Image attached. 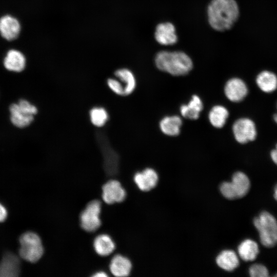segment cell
<instances>
[{
	"label": "cell",
	"instance_id": "obj_23",
	"mask_svg": "<svg viewBox=\"0 0 277 277\" xmlns=\"http://www.w3.org/2000/svg\"><path fill=\"white\" fill-rule=\"evenodd\" d=\"M238 253L245 261L254 260L259 252L258 244L250 239L243 241L238 246Z\"/></svg>",
	"mask_w": 277,
	"mask_h": 277
},
{
	"label": "cell",
	"instance_id": "obj_17",
	"mask_svg": "<svg viewBox=\"0 0 277 277\" xmlns=\"http://www.w3.org/2000/svg\"><path fill=\"white\" fill-rule=\"evenodd\" d=\"M182 124V120L179 115H168L161 119L159 127L164 134L174 136L180 134Z\"/></svg>",
	"mask_w": 277,
	"mask_h": 277
},
{
	"label": "cell",
	"instance_id": "obj_18",
	"mask_svg": "<svg viewBox=\"0 0 277 277\" xmlns=\"http://www.w3.org/2000/svg\"><path fill=\"white\" fill-rule=\"evenodd\" d=\"M111 272L115 276H126L129 275L132 268L130 261L120 254L114 256L110 264Z\"/></svg>",
	"mask_w": 277,
	"mask_h": 277
},
{
	"label": "cell",
	"instance_id": "obj_33",
	"mask_svg": "<svg viewBox=\"0 0 277 277\" xmlns=\"http://www.w3.org/2000/svg\"><path fill=\"white\" fill-rule=\"evenodd\" d=\"M273 119L274 121L276 122V123H277V113L273 115Z\"/></svg>",
	"mask_w": 277,
	"mask_h": 277
},
{
	"label": "cell",
	"instance_id": "obj_21",
	"mask_svg": "<svg viewBox=\"0 0 277 277\" xmlns=\"http://www.w3.org/2000/svg\"><path fill=\"white\" fill-rule=\"evenodd\" d=\"M114 75L123 84L125 96L133 92L136 88V81L131 71L127 68H121L116 70Z\"/></svg>",
	"mask_w": 277,
	"mask_h": 277
},
{
	"label": "cell",
	"instance_id": "obj_26",
	"mask_svg": "<svg viewBox=\"0 0 277 277\" xmlns=\"http://www.w3.org/2000/svg\"><path fill=\"white\" fill-rule=\"evenodd\" d=\"M109 88L115 94L125 96L124 87L122 82L116 77L109 78L107 81Z\"/></svg>",
	"mask_w": 277,
	"mask_h": 277
},
{
	"label": "cell",
	"instance_id": "obj_25",
	"mask_svg": "<svg viewBox=\"0 0 277 277\" xmlns=\"http://www.w3.org/2000/svg\"><path fill=\"white\" fill-rule=\"evenodd\" d=\"M91 123L96 127L104 126L109 120L107 111L102 107H93L89 112Z\"/></svg>",
	"mask_w": 277,
	"mask_h": 277
},
{
	"label": "cell",
	"instance_id": "obj_9",
	"mask_svg": "<svg viewBox=\"0 0 277 277\" xmlns=\"http://www.w3.org/2000/svg\"><path fill=\"white\" fill-rule=\"evenodd\" d=\"M102 197L108 204L120 203L126 197L125 190L116 180H110L104 185L102 188Z\"/></svg>",
	"mask_w": 277,
	"mask_h": 277
},
{
	"label": "cell",
	"instance_id": "obj_29",
	"mask_svg": "<svg viewBox=\"0 0 277 277\" xmlns=\"http://www.w3.org/2000/svg\"><path fill=\"white\" fill-rule=\"evenodd\" d=\"M7 216V209L1 203H0V222H4L6 219Z\"/></svg>",
	"mask_w": 277,
	"mask_h": 277
},
{
	"label": "cell",
	"instance_id": "obj_10",
	"mask_svg": "<svg viewBox=\"0 0 277 277\" xmlns=\"http://www.w3.org/2000/svg\"><path fill=\"white\" fill-rule=\"evenodd\" d=\"M154 37L156 41L163 45H172L177 41L175 27L169 22L159 24L156 27Z\"/></svg>",
	"mask_w": 277,
	"mask_h": 277
},
{
	"label": "cell",
	"instance_id": "obj_31",
	"mask_svg": "<svg viewBox=\"0 0 277 277\" xmlns=\"http://www.w3.org/2000/svg\"><path fill=\"white\" fill-rule=\"evenodd\" d=\"M93 276H107V274L104 272H102V271H100V272H96V273H95L93 275Z\"/></svg>",
	"mask_w": 277,
	"mask_h": 277
},
{
	"label": "cell",
	"instance_id": "obj_20",
	"mask_svg": "<svg viewBox=\"0 0 277 277\" xmlns=\"http://www.w3.org/2000/svg\"><path fill=\"white\" fill-rule=\"evenodd\" d=\"M256 83L259 88L266 93L272 92L277 89V76L269 71L260 72L256 77Z\"/></svg>",
	"mask_w": 277,
	"mask_h": 277
},
{
	"label": "cell",
	"instance_id": "obj_11",
	"mask_svg": "<svg viewBox=\"0 0 277 277\" xmlns=\"http://www.w3.org/2000/svg\"><path fill=\"white\" fill-rule=\"evenodd\" d=\"M159 180L158 174L153 169L147 168L141 172L136 173L134 181L142 191H148L156 185Z\"/></svg>",
	"mask_w": 277,
	"mask_h": 277
},
{
	"label": "cell",
	"instance_id": "obj_12",
	"mask_svg": "<svg viewBox=\"0 0 277 277\" xmlns=\"http://www.w3.org/2000/svg\"><path fill=\"white\" fill-rule=\"evenodd\" d=\"M21 31V25L14 17L7 15L0 18V33L8 41L16 39Z\"/></svg>",
	"mask_w": 277,
	"mask_h": 277
},
{
	"label": "cell",
	"instance_id": "obj_6",
	"mask_svg": "<svg viewBox=\"0 0 277 277\" xmlns=\"http://www.w3.org/2000/svg\"><path fill=\"white\" fill-rule=\"evenodd\" d=\"M101 211V203L98 200H93L89 202L80 215L81 225L87 232H94L101 225L100 214Z\"/></svg>",
	"mask_w": 277,
	"mask_h": 277
},
{
	"label": "cell",
	"instance_id": "obj_4",
	"mask_svg": "<svg viewBox=\"0 0 277 277\" xmlns=\"http://www.w3.org/2000/svg\"><path fill=\"white\" fill-rule=\"evenodd\" d=\"M19 254L24 260L35 263L42 256L44 248L39 236L35 233L29 231L19 238Z\"/></svg>",
	"mask_w": 277,
	"mask_h": 277
},
{
	"label": "cell",
	"instance_id": "obj_16",
	"mask_svg": "<svg viewBox=\"0 0 277 277\" xmlns=\"http://www.w3.org/2000/svg\"><path fill=\"white\" fill-rule=\"evenodd\" d=\"M203 108V103L201 97L194 94L187 104H182L180 106V111L183 117L195 120L199 118Z\"/></svg>",
	"mask_w": 277,
	"mask_h": 277
},
{
	"label": "cell",
	"instance_id": "obj_34",
	"mask_svg": "<svg viewBox=\"0 0 277 277\" xmlns=\"http://www.w3.org/2000/svg\"><path fill=\"white\" fill-rule=\"evenodd\" d=\"M275 276H277V273L274 275Z\"/></svg>",
	"mask_w": 277,
	"mask_h": 277
},
{
	"label": "cell",
	"instance_id": "obj_19",
	"mask_svg": "<svg viewBox=\"0 0 277 277\" xmlns=\"http://www.w3.org/2000/svg\"><path fill=\"white\" fill-rule=\"evenodd\" d=\"M217 265L222 269L231 271L239 265V260L234 251L231 250H225L222 251L216 257Z\"/></svg>",
	"mask_w": 277,
	"mask_h": 277
},
{
	"label": "cell",
	"instance_id": "obj_5",
	"mask_svg": "<svg viewBox=\"0 0 277 277\" xmlns=\"http://www.w3.org/2000/svg\"><path fill=\"white\" fill-rule=\"evenodd\" d=\"M250 182L248 177L243 172H235L230 182H224L220 187L222 194L229 200L238 199L245 196L248 192Z\"/></svg>",
	"mask_w": 277,
	"mask_h": 277
},
{
	"label": "cell",
	"instance_id": "obj_27",
	"mask_svg": "<svg viewBox=\"0 0 277 277\" xmlns=\"http://www.w3.org/2000/svg\"><path fill=\"white\" fill-rule=\"evenodd\" d=\"M19 108L25 113L35 116L38 112L37 107L28 100L21 98L17 102Z\"/></svg>",
	"mask_w": 277,
	"mask_h": 277
},
{
	"label": "cell",
	"instance_id": "obj_1",
	"mask_svg": "<svg viewBox=\"0 0 277 277\" xmlns=\"http://www.w3.org/2000/svg\"><path fill=\"white\" fill-rule=\"evenodd\" d=\"M239 13L235 0H212L207 9L210 25L219 31L230 29L238 19Z\"/></svg>",
	"mask_w": 277,
	"mask_h": 277
},
{
	"label": "cell",
	"instance_id": "obj_24",
	"mask_svg": "<svg viewBox=\"0 0 277 277\" xmlns=\"http://www.w3.org/2000/svg\"><path fill=\"white\" fill-rule=\"evenodd\" d=\"M93 246L96 252L101 256L110 254L115 249V244L107 234H100L94 239Z\"/></svg>",
	"mask_w": 277,
	"mask_h": 277
},
{
	"label": "cell",
	"instance_id": "obj_28",
	"mask_svg": "<svg viewBox=\"0 0 277 277\" xmlns=\"http://www.w3.org/2000/svg\"><path fill=\"white\" fill-rule=\"evenodd\" d=\"M249 273L252 277H267L269 275L267 268L264 265L260 264L251 265L249 268Z\"/></svg>",
	"mask_w": 277,
	"mask_h": 277
},
{
	"label": "cell",
	"instance_id": "obj_8",
	"mask_svg": "<svg viewBox=\"0 0 277 277\" xmlns=\"http://www.w3.org/2000/svg\"><path fill=\"white\" fill-rule=\"evenodd\" d=\"M224 93L230 101L239 102L247 95L248 89L242 80L234 77L226 82L224 87Z\"/></svg>",
	"mask_w": 277,
	"mask_h": 277
},
{
	"label": "cell",
	"instance_id": "obj_13",
	"mask_svg": "<svg viewBox=\"0 0 277 277\" xmlns=\"http://www.w3.org/2000/svg\"><path fill=\"white\" fill-rule=\"evenodd\" d=\"M9 118L11 123L18 128H25L30 126L34 121V116L23 112L17 103L11 104L9 107Z\"/></svg>",
	"mask_w": 277,
	"mask_h": 277
},
{
	"label": "cell",
	"instance_id": "obj_2",
	"mask_svg": "<svg viewBox=\"0 0 277 277\" xmlns=\"http://www.w3.org/2000/svg\"><path fill=\"white\" fill-rule=\"evenodd\" d=\"M154 61L159 70L174 76L186 75L193 68L191 58L181 51L159 52L156 55Z\"/></svg>",
	"mask_w": 277,
	"mask_h": 277
},
{
	"label": "cell",
	"instance_id": "obj_7",
	"mask_svg": "<svg viewBox=\"0 0 277 277\" xmlns=\"http://www.w3.org/2000/svg\"><path fill=\"white\" fill-rule=\"evenodd\" d=\"M232 131L235 140L245 144L255 140L256 130L254 122L248 118H241L233 123Z\"/></svg>",
	"mask_w": 277,
	"mask_h": 277
},
{
	"label": "cell",
	"instance_id": "obj_32",
	"mask_svg": "<svg viewBox=\"0 0 277 277\" xmlns=\"http://www.w3.org/2000/svg\"><path fill=\"white\" fill-rule=\"evenodd\" d=\"M273 196L274 199L277 201V184L275 186L274 188Z\"/></svg>",
	"mask_w": 277,
	"mask_h": 277
},
{
	"label": "cell",
	"instance_id": "obj_22",
	"mask_svg": "<svg viewBox=\"0 0 277 277\" xmlns=\"http://www.w3.org/2000/svg\"><path fill=\"white\" fill-rule=\"evenodd\" d=\"M229 116L227 108L220 105L213 106L208 113V120L215 128H221L225 125Z\"/></svg>",
	"mask_w": 277,
	"mask_h": 277
},
{
	"label": "cell",
	"instance_id": "obj_15",
	"mask_svg": "<svg viewBox=\"0 0 277 277\" xmlns=\"http://www.w3.org/2000/svg\"><path fill=\"white\" fill-rule=\"evenodd\" d=\"M3 64L8 71L21 72L26 67V59L24 55L16 50L9 51L4 58Z\"/></svg>",
	"mask_w": 277,
	"mask_h": 277
},
{
	"label": "cell",
	"instance_id": "obj_3",
	"mask_svg": "<svg viewBox=\"0 0 277 277\" xmlns=\"http://www.w3.org/2000/svg\"><path fill=\"white\" fill-rule=\"evenodd\" d=\"M260 241L266 247H272L277 244V221L269 212L264 211L253 219Z\"/></svg>",
	"mask_w": 277,
	"mask_h": 277
},
{
	"label": "cell",
	"instance_id": "obj_14",
	"mask_svg": "<svg viewBox=\"0 0 277 277\" xmlns=\"http://www.w3.org/2000/svg\"><path fill=\"white\" fill-rule=\"evenodd\" d=\"M19 271L18 258L11 252L6 253L0 263V276H16Z\"/></svg>",
	"mask_w": 277,
	"mask_h": 277
},
{
	"label": "cell",
	"instance_id": "obj_30",
	"mask_svg": "<svg viewBox=\"0 0 277 277\" xmlns=\"http://www.w3.org/2000/svg\"><path fill=\"white\" fill-rule=\"evenodd\" d=\"M270 156L273 162L277 165V144L275 148L271 151Z\"/></svg>",
	"mask_w": 277,
	"mask_h": 277
}]
</instances>
